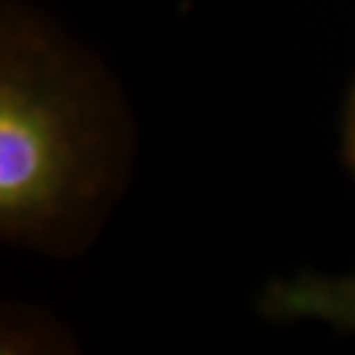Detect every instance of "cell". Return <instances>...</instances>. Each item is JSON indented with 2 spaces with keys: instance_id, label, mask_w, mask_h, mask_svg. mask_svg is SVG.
I'll list each match as a JSON object with an SVG mask.
<instances>
[{
  "instance_id": "6da1fadb",
  "label": "cell",
  "mask_w": 355,
  "mask_h": 355,
  "mask_svg": "<svg viewBox=\"0 0 355 355\" xmlns=\"http://www.w3.org/2000/svg\"><path fill=\"white\" fill-rule=\"evenodd\" d=\"M103 182L95 103L69 55L35 26L3 24L0 40V234L45 240Z\"/></svg>"
},
{
  "instance_id": "7a4b0ae2",
  "label": "cell",
  "mask_w": 355,
  "mask_h": 355,
  "mask_svg": "<svg viewBox=\"0 0 355 355\" xmlns=\"http://www.w3.org/2000/svg\"><path fill=\"white\" fill-rule=\"evenodd\" d=\"M343 140H345V161L353 168L355 174V85L347 95V105H345V129H343Z\"/></svg>"
}]
</instances>
